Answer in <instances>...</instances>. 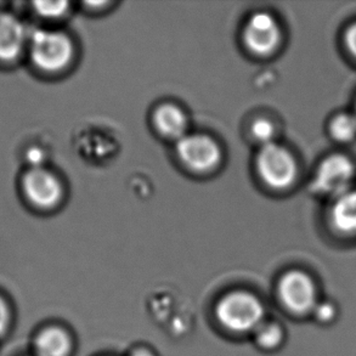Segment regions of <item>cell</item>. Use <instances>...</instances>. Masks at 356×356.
<instances>
[{
  "label": "cell",
  "mask_w": 356,
  "mask_h": 356,
  "mask_svg": "<svg viewBox=\"0 0 356 356\" xmlns=\"http://www.w3.org/2000/svg\"><path fill=\"white\" fill-rule=\"evenodd\" d=\"M26 32L19 19L0 14V60H14L24 48Z\"/></svg>",
  "instance_id": "9"
},
{
  "label": "cell",
  "mask_w": 356,
  "mask_h": 356,
  "mask_svg": "<svg viewBox=\"0 0 356 356\" xmlns=\"http://www.w3.org/2000/svg\"><path fill=\"white\" fill-rule=\"evenodd\" d=\"M31 55L33 63L44 71H58L72 58L71 40L54 31H34L31 35Z\"/></svg>",
  "instance_id": "2"
},
{
  "label": "cell",
  "mask_w": 356,
  "mask_h": 356,
  "mask_svg": "<svg viewBox=\"0 0 356 356\" xmlns=\"http://www.w3.org/2000/svg\"><path fill=\"white\" fill-rule=\"evenodd\" d=\"M154 124L161 134L169 139L180 140L186 131V117L174 105L159 106L154 116Z\"/></svg>",
  "instance_id": "10"
},
{
  "label": "cell",
  "mask_w": 356,
  "mask_h": 356,
  "mask_svg": "<svg viewBox=\"0 0 356 356\" xmlns=\"http://www.w3.org/2000/svg\"><path fill=\"white\" fill-rule=\"evenodd\" d=\"M177 152L184 164L200 173L212 170L220 161L217 143L207 135H185L178 140Z\"/></svg>",
  "instance_id": "5"
},
{
  "label": "cell",
  "mask_w": 356,
  "mask_h": 356,
  "mask_svg": "<svg viewBox=\"0 0 356 356\" xmlns=\"http://www.w3.org/2000/svg\"><path fill=\"white\" fill-rule=\"evenodd\" d=\"M34 6L37 13L44 17L55 19V17L63 16L66 13L68 4L66 1H40V3H34Z\"/></svg>",
  "instance_id": "15"
},
{
  "label": "cell",
  "mask_w": 356,
  "mask_h": 356,
  "mask_svg": "<svg viewBox=\"0 0 356 356\" xmlns=\"http://www.w3.org/2000/svg\"><path fill=\"white\" fill-rule=\"evenodd\" d=\"M346 45L349 51L356 58V24H353L346 33Z\"/></svg>",
  "instance_id": "19"
},
{
  "label": "cell",
  "mask_w": 356,
  "mask_h": 356,
  "mask_svg": "<svg viewBox=\"0 0 356 356\" xmlns=\"http://www.w3.org/2000/svg\"><path fill=\"white\" fill-rule=\"evenodd\" d=\"M217 318L232 332H255L264 323L265 309L259 299L248 292L227 294L218 303Z\"/></svg>",
  "instance_id": "1"
},
{
  "label": "cell",
  "mask_w": 356,
  "mask_h": 356,
  "mask_svg": "<svg viewBox=\"0 0 356 356\" xmlns=\"http://www.w3.org/2000/svg\"><path fill=\"white\" fill-rule=\"evenodd\" d=\"M45 156L42 149H31L27 154V161L33 165V168H40L43 164Z\"/></svg>",
  "instance_id": "18"
},
{
  "label": "cell",
  "mask_w": 356,
  "mask_h": 356,
  "mask_svg": "<svg viewBox=\"0 0 356 356\" xmlns=\"http://www.w3.org/2000/svg\"><path fill=\"white\" fill-rule=\"evenodd\" d=\"M314 318L321 325H330L337 318L338 309L332 302H318L314 309Z\"/></svg>",
  "instance_id": "16"
},
{
  "label": "cell",
  "mask_w": 356,
  "mask_h": 356,
  "mask_svg": "<svg viewBox=\"0 0 356 356\" xmlns=\"http://www.w3.org/2000/svg\"><path fill=\"white\" fill-rule=\"evenodd\" d=\"M330 130L338 141H350L356 136V118L350 115H339L332 120Z\"/></svg>",
  "instance_id": "14"
},
{
  "label": "cell",
  "mask_w": 356,
  "mask_h": 356,
  "mask_svg": "<svg viewBox=\"0 0 356 356\" xmlns=\"http://www.w3.org/2000/svg\"><path fill=\"white\" fill-rule=\"evenodd\" d=\"M9 325V313L6 305L3 303V300L0 299V336L5 332V330L8 328Z\"/></svg>",
  "instance_id": "20"
},
{
  "label": "cell",
  "mask_w": 356,
  "mask_h": 356,
  "mask_svg": "<svg viewBox=\"0 0 356 356\" xmlns=\"http://www.w3.org/2000/svg\"><path fill=\"white\" fill-rule=\"evenodd\" d=\"M243 38L247 48L257 55L274 51L280 42V29L269 14L258 13L245 24Z\"/></svg>",
  "instance_id": "7"
},
{
  "label": "cell",
  "mask_w": 356,
  "mask_h": 356,
  "mask_svg": "<svg viewBox=\"0 0 356 356\" xmlns=\"http://www.w3.org/2000/svg\"><path fill=\"white\" fill-rule=\"evenodd\" d=\"M257 170L270 188H284L293 183L297 167L287 149L271 143L261 146L257 156Z\"/></svg>",
  "instance_id": "4"
},
{
  "label": "cell",
  "mask_w": 356,
  "mask_h": 356,
  "mask_svg": "<svg viewBox=\"0 0 356 356\" xmlns=\"http://www.w3.org/2000/svg\"><path fill=\"white\" fill-rule=\"evenodd\" d=\"M130 356H154L149 350H145V349H139V350H135L133 354H130Z\"/></svg>",
  "instance_id": "21"
},
{
  "label": "cell",
  "mask_w": 356,
  "mask_h": 356,
  "mask_svg": "<svg viewBox=\"0 0 356 356\" xmlns=\"http://www.w3.org/2000/svg\"><path fill=\"white\" fill-rule=\"evenodd\" d=\"M24 193L39 207H51L61 197L58 178L43 168H33L24 180Z\"/></svg>",
  "instance_id": "8"
},
{
  "label": "cell",
  "mask_w": 356,
  "mask_h": 356,
  "mask_svg": "<svg viewBox=\"0 0 356 356\" xmlns=\"http://www.w3.org/2000/svg\"><path fill=\"white\" fill-rule=\"evenodd\" d=\"M252 134L261 146L271 144L274 136V127L269 120H258L252 127Z\"/></svg>",
  "instance_id": "17"
},
{
  "label": "cell",
  "mask_w": 356,
  "mask_h": 356,
  "mask_svg": "<svg viewBox=\"0 0 356 356\" xmlns=\"http://www.w3.org/2000/svg\"><path fill=\"white\" fill-rule=\"evenodd\" d=\"M354 168L346 156L332 154L320 164L314 188L326 195H344L353 179Z\"/></svg>",
  "instance_id": "6"
},
{
  "label": "cell",
  "mask_w": 356,
  "mask_h": 356,
  "mask_svg": "<svg viewBox=\"0 0 356 356\" xmlns=\"http://www.w3.org/2000/svg\"><path fill=\"white\" fill-rule=\"evenodd\" d=\"M71 347V338L60 328L45 330L35 341L37 356H68Z\"/></svg>",
  "instance_id": "11"
},
{
  "label": "cell",
  "mask_w": 356,
  "mask_h": 356,
  "mask_svg": "<svg viewBox=\"0 0 356 356\" xmlns=\"http://www.w3.org/2000/svg\"><path fill=\"white\" fill-rule=\"evenodd\" d=\"M281 303L296 315L313 314L318 303L316 284L307 273L293 270L282 276L279 282Z\"/></svg>",
  "instance_id": "3"
},
{
  "label": "cell",
  "mask_w": 356,
  "mask_h": 356,
  "mask_svg": "<svg viewBox=\"0 0 356 356\" xmlns=\"http://www.w3.org/2000/svg\"><path fill=\"white\" fill-rule=\"evenodd\" d=\"M334 227L347 234L356 232V191L342 195L332 211Z\"/></svg>",
  "instance_id": "12"
},
{
  "label": "cell",
  "mask_w": 356,
  "mask_h": 356,
  "mask_svg": "<svg viewBox=\"0 0 356 356\" xmlns=\"http://www.w3.org/2000/svg\"><path fill=\"white\" fill-rule=\"evenodd\" d=\"M255 342L265 350H273L284 342V330L276 323H264L254 332Z\"/></svg>",
  "instance_id": "13"
}]
</instances>
